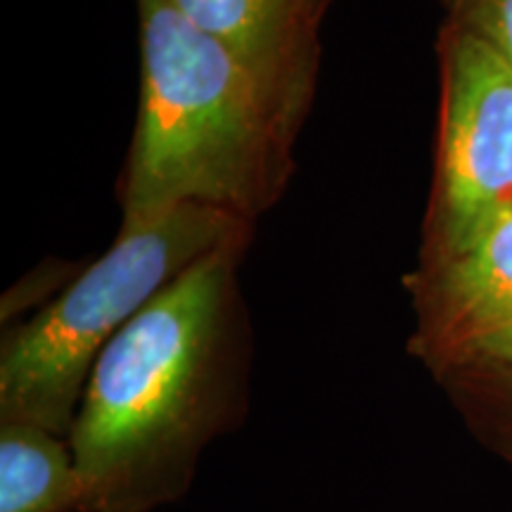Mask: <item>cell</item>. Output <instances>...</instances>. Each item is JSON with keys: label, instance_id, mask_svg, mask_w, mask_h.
<instances>
[{"label": "cell", "instance_id": "1", "mask_svg": "<svg viewBox=\"0 0 512 512\" xmlns=\"http://www.w3.org/2000/svg\"><path fill=\"white\" fill-rule=\"evenodd\" d=\"M138 12L143 91L121 230L188 204L252 214L275 183L294 107L174 0H138Z\"/></svg>", "mask_w": 512, "mask_h": 512}, {"label": "cell", "instance_id": "2", "mask_svg": "<svg viewBox=\"0 0 512 512\" xmlns=\"http://www.w3.org/2000/svg\"><path fill=\"white\" fill-rule=\"evenodd\" d=\"M235 240L164 287L95 361L69 444L86 501H105L143 477L188 430L219 335Z\"/></svg>", "mask_w": 512, "mask_h": 512}, {"label": "cell", "instance_id": "3", "mask_svg": "<svg viewBox=\"0 0 512 512\" xmlns=\"http://www.w3.org/2000/svg\"><path fill=\"white\" fill-rule=\"evenodd\" d=\"M235 228L238 216L188 204L121 230L110 252L8 339L0 358L3 420L53 434L72 427L102 349L195 261L235 240Z\"/></svg>", "mask_w": 512, "mask_h": 512}, {"label": "cell", "instance_id": "4", "mask_svg": "<svg viewBox=\"0 0 512 512\" xmlns=\"http://www.w3.org/2000/svg\"><path fill=\"white\" fill-rule=\"evenodd\" d=\"M505 207H512V64L479 36L453 27L441 131L446 254Z\"/></svg>", "mask_w": 512, "mask_h": 512}, {"label": "cell", "instance_id": "5", "mask_svg": "<svg viewBox=\"0 0 512 512\" xmlns=\"http://www.w3.org/2000/svg\"><path fill=\"white\" fill-rule=\"evenodd\" d=\"M188 22L223 43L297 110L323 0H174Z\"/></svg>", "mask_w": 512, "mask_h": 512}, {"label": "cell", "instance_id": "6", "mask_svg": "<svg viewBox=\"0 0 512 512\" xmlns=\"http://www.w3.org/2000/svg\"><path fill=\"white\" fill-rule=\"evenodd\" d=\"M441 304L448 330L475 354L512 351V207L491 216L458 252L446 254Z\"/></svg>", "mask_w": 512, "mask_h": 512}, {"label": "cell", "instance_id": "7", "mask_svg": "<svg viewBox=\"0 0 512 512\" xmlns=\"http://www.w3.org/2000/svg\"><path fill=\"white\" fill-rule=\"evenodd\" d=\"M86 503L72 448L22 420L0 432V512H64Z\"/></svg>", "mask_w": 512, "mask_h": 512}, {"label": "cell", "instance_id": "8", "mask_svg": "<svg viewBox=\"0 0 512 512\" xmlns=\"http://www.w3.org/2000/svg\"><path fill=\"white\" fill-rule=\"evenodd\" d=\"M453 27L494 46L512 64V0H448Z\"/></svg>", "mask_w": 512, "mask_h": 512}, {"label": "cell", "instance_id": "9", "mask_svg": "<svg viewBox=\"0 0 512 512\" xmlns=\"http://www.w3.org/2000/svg\"><path fill=\"white\" fill-rule=\"evenodd\" d=\"M503 361H508V363H512V351H510V354H508V356H505V358H503Z\"/></svg>", "mask_w": 512, "mask_h": 512}, {"label": "cell", "instance_id": "10", "mask_svg": "<svg viewBox=\"0 0 512 512\" xmlns=\"http://www.w3.org/2000/svg\"><path fill=\"white\" fill-rule=\"evenodd\" d=\"M323 3H325V0H323Z\"/></svg>", "mask_w": 512, "mask_h": 512}]
</instances>
